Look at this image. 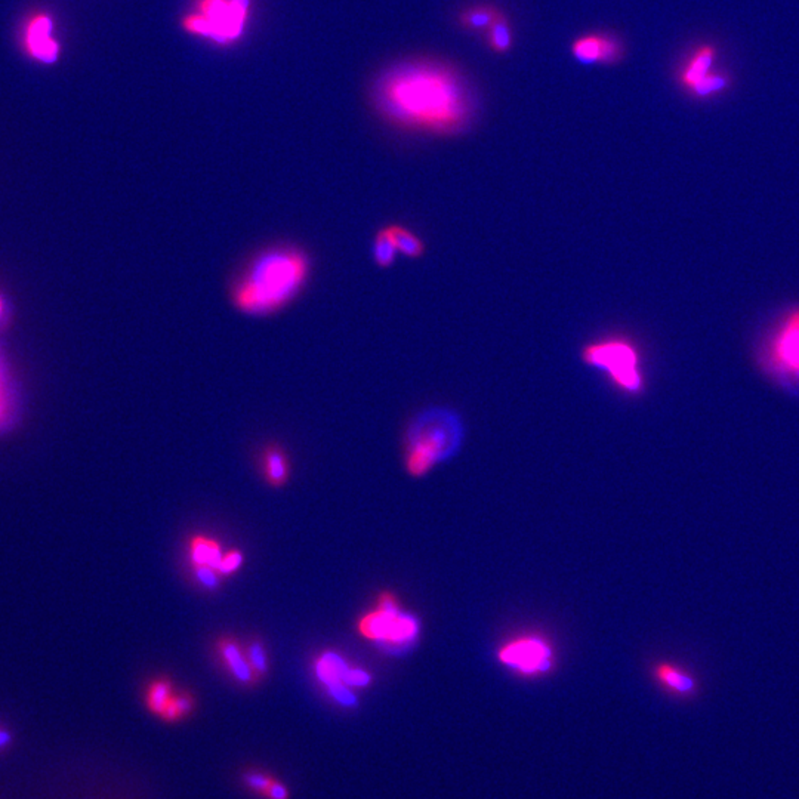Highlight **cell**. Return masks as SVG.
I'll use <instances>...</instances> for the list:
<instances>
[{
    "instance_id": "10",
    "label": "cell",
    "mask_w": 799,
    "mask_h": 799,
    "mask_svg": "<svg viewBox=\"0 0 799 799\" xmlns=\"http://www.w3.org/2000/svg\"><path fill=\"white\" fill-rule=\"evenodd\" d=\"M22 46L29 58L36 63L54 64L58 61L61 45L55 34V20L49 13H30L22 25Z\"/></svg>"
},
{
    "instance_id": "26",
    "label": "cell",
    "mask_w": 799,
    "mask_h": 799,
    "mask_svg": "<svg viewBox=\"0 0 799 799\" xmlns=\"http://www.w3.org/2000/svg\"><path fill=\"white\" fill-rule=\"evenodd\" d=\"M193 570H194V578H196L197 582L204 588V589H209V591H213V589H217L220 585H221V575L218 573V570L212 569V567L208 566H197L193 567Z\"/></svg>"
},
{
    "instance_id": "4",
    "label": "cell",
    "mask_w": 799,
    "mask_h": 799,
    "mask_svg": "<svg viewBox=\"0 0 799 799\" xmlns=\"http://www.w3.org/2000/svg\"><path fill=\"white\" fill-rule=\"evenodd\" d=\"M675 79L684 95L697 103H712L729 95L736 77L724 63L723 46L715 39L693 43L679 61Z\"/></svg>"
},
{
    "instance_id": "14",
    "label": "cell",
    "mask_w": 799,
    "mask_h": 799,
    "mask_svg": "<svg viewBox=\"0 0 799 799\" xmlns=\"http://www.w3.org/2000/svg\"><path fill=\"white\" fill-rule=\"evenodd\" d=\"M261 466L266 483L273 488H282L291 475V463L288 453L280 444H268L264 447L261 453Z\"/></svg>"
},
{
    "instance_id": "6",
    "label": "cell",
    "mask_w": 799,
    "mask_h": 799,
    "mask_svg": "<svg viewBox=\"0 0 799 799\" xmlns=\"http://www.w3.org/2000/svg\"><path fill=\"white\" fill-rule=\"evenodd\" d=\"M249 0H197L183 20L188 33L218 45H229L242 38L249 17Z\"/></svg>"
},
{
    "instance_id": "15",
    "label": "cell",
    "mask_w": 799,
    "mask_h": 799,
    "mask_svg": "<svg viewBox=\"0 0 799 799\" xmlns=\"http://www.w3.org/2000/svg\"><path fill=\"white\" fill-rule=\"evenodd\" d=\"M350 668V663L346 662L341 654L328 650L316 659L314 674L326 688H329L337 684H346L344 681Z\"/></svg>"
},
{
    "instance_id": "12",
    "label": "cell",
    "mask_w": 799,
    "mask_h": 799,
    "mask_svg": "<svg viewBox=\"0 0 799 799\" xmlns=\"http://www.w3.org/2000/svg\"><path fill=\"white\" fill-rule=\"evenodd\" d=\"M218 658L221 660L225 669L229 670V674L233 677L238 684L242 686H254L258 683L259 678L255 674L252 666H250L247 656L245 653V647L234 637L218 638L217 645Z\"/></svg>"
},
{
    "instance_id": "28",
    "label": "cell",
    "mask_w": 799,
    "mask_h": 799,
    "mask_svg": "<svg viewBox=\"0 0 799 799\" xmlns=\"http://www.w3.org/2000/svg\"><path fill=\"white\" fill-rule=\"evenodd\" d=\"M245 783L252 791L266 794L268 787L273 783V778L268 775L259 773V771H250V773H246L245 775Z\"/></svg>"
},
{
    "instance_id": "23",
    "label": "cell",
    "mask_w": 799,
    "mask_h": 799,
    "mask_svg": "<svg viewBox=\"0 0 799 799\" xmlns=\"http://www.w3.org/2000/svg\"><path fill=\"white\" fill-rule=\"evenodd\" d=\"M194 708V699L190 693H179L174 695L166 709L163 711L162 718L166 721H178L183 716L188 715Z\"/></svg>"
},
{
    "instance_id": "30",
    "label": "cell",
    "mask_w": 799,
    "mask_h": 799,
    "mask_svg": "<svg viewBox=\"0 0 799 799\" xmlns=\"http://www.w3.org/2000/svg\"><path fill=\"white\" fill-rule=\"evenodd\" d=\"M265 795L270 799H288V787L284 786L283 783L274 782V780H273Z\"/></svg>"
},
{
    "instance_id": "17",
    "label": "cell",
    "mask_w": 799,
    "mask_h": 799,
    "mask_svg": "<svg viewBox=\"0 0 799 799\" xmlns=\"http://www.w3.org/2000/svg\"><path fill=\"white\" fill-rule=\"evenodd\" d=\"M385 227L396 245L399 255L410 259H419L424 256L426 246L419 234L401 224H390Z\"/></svg>"
},
{
    "instance_id": "16",
    "label": "cell",
    "mask_w": 799,
    "mask_h": 799,
    "mask_svg": "<svg viewBox=\"0 0 799 799\" xmlns=\"http://www.w3.org/2000/svg\"><path fill=\"white\" fill-rule=\"evenodd\" d=\"M188 545H190L188 551H190V561H192L193 567L208 566L218 570L222 557H224L220 542L197 534V536L192 537Z\"/></svg>"
},
{
    "instance_id": "20",
    "label": "cell",
    "mask_w": 799,
    "mask_h": 799,
    "mask_svg": "<svg viewBox=\"0 0 799 799\" xmlns=\"http://www.w3.org/2000/svg\"><path fill=\"white\" fill-rule=\"evenodd\" d=\"M484 36L491 50H495L498 54L508 52L512 46V29L508 18L500 13Z\"/></svg>"
},
{
    "instance_id": "22",
    "label": "cell",
    "mask_w": 799,
    "mask_h": 799,
    "mask_svg": "<svg viewBox=\"0 0 799 799\" xmlns=\"http://www.w3.org/2000/svg\"><path fill=\"white\" fill-rule=\"evenodd\" d=\"M245 653L256 677L263 678L264 675L268 672V653H266L264 642L254 638L252 642L246 644Z\"/></svg>"
},
{
    "instance_id": "27",
    "label": "cell",
    "mask_w": 799,
    "mask_h": 799,
    "mask_svg": "<svg viewBox=\"0 0 799 799\" xmlns=\"http://www.w3.org/2000/svg\"><path fill=\"white\" fill-rule=\"evenodd\" d=\"M245 557L238 550L229 551L222 557L221 564L218 567V573L221 576H231L242 567Z\"/></svg>"
},
{
    "instance_id": "21",
    "label": "cell",
    "mask_w": 799,
    "mask_h": 799,
    "mask_svg": "<svg viewBox=\"0 0 799 799\" xmlns=\"http://www.w3.org/2000/svg\"><path fill=\"white\" fill-rule=\"evenodd\" d=\"M172 697H174V688H172L171 681L167 678L155 679L147 688V706L158 716L162 715Z\"/></svg>"
},
{
    "instance_id": "1",
    "label": "cell",
    "mask_w": 799,
    "mask_h": 799,
    "mask_svg": "<svg viewBox=\"0 0 799 799\" xmlns=\"http://www.w3.org/2000/svg\"><path fill=\"white\" fill-rule=\"evenodd\" d=\"M376 104L394 125L440 137L465 130L475 110L462 76L431 59L408 61L388 71L379 80Z\"/></svg>"
},
{
    "instance_id": "5",
    "label": "cell",
    "mask_w": 799,
    "mask_h": 799,
    "mask_svg": "<svg viewBox=\"0 0 799 799\" xmlns=\"http://www.w3.org/2000/svg\"><path fill=\"white\" fill-rule=\"evenodd\" d=\"M583 364L603 375L626 396L642 394L647 383L642 351L624 335H607L589 341L580 350Z\"/></svg>"
},
{
    "instance_id": "2",
    "label": "cell",
    "mask_w": 799,
    "mask_h": 799,
    "mask_svg": "<svg viewBox=\"0 0 799 799\" xmlns=\"http://www.w3.org/2000/svg\"><path fill=\"white\" fill-rule=\"evenodd\" d=\"M311 275L307 250L293 243L268 245L250 255L229 283L234 310L250 317L273 316L301 295Z\"/></svg>"
},
{
    "instance_id": "29",
    "label": "cell",
    "mask_w": 799,
    "mask_h": 799,
    "mask_svg": "<svg viewBox=\"0 0 799 799\" xmlns=\"http://www.w3.org/2000/svg\"><path fill=\"white\" fill-rule=\"evenodd\" d=\"M344 683L350 688H364L372 683V675L367 670L351 666Z\"/></svg>"
},
{
    "instance_id": "8",
    "label": "cell",
    "mask_w": 799,
    "mask_h": 799,
    "mask_svg": "<svg viewBox=\"0 0 799 799\" xmlns=\"http://www.w3.org/2000/svg\"><path fill=\"white\" fill-rule=\"evenodd\" d=\"M762 364L776 379L799 385V307L785 312L767 337Z\"/></svg>"
},
{
    "instance_id": "31",
    "label": "cell",
    "mask_w": 799,
    "mask_h": 799,
    "mask_svg": "<svg viewBox=\"0 0 799 799\" xmlns=\"http://www.w3.org/2000/svg\"><path fill=\"white\" fill-rule=\"evenodd\" d=\"M9 743V734L4 730H0V748H4V745H8Z\"/></svg>"
},
{
    "instance_id": "7",
    "label": "cell",
    "mask_w": 799,
    "mask_h": 799,
    "mask_svg": "<svg viewBox=\"0 0 799 799\" xmlns=\"http://www.w3.org/2000/svg\"><path fill=\"white\" fill-rule=\"evenodd\" d=\"M357 628L363 637L392 651L408 650L421 633L417 617L401 612L399 601L390 592L379 597L375 610L360 617Z\"/></svg>"
},
{
    "instance_id": "25",
    "label": "cell",
    "mask_w": 799,
    "mask_h": 799,
    "mask_svg": "<svg viewBox=\"0 0 799 799\" xmlns=\"http://www.w3.org/2000/svg\"><path fill=\"white\" fill-rule=\"evenodd\" d=\"M328 695L332 697L337 705H341L344 708H355L357 706V696L355 695L353 688L348 687L346 684H337L332 687L326 688Z\"/></svg>"
},
{
    "instance_id": "11",
    "label": "cell",
    "mask_w": 799,
    "mask_h": 799,
    "mask_svg": "<svg viewBox=\"0 0 799 799\" xmlns=\"http://www.w3.org/2000/svg\"><path fill=\"white\" fill-rule=\"evenodd\" d=\"M573 55L580 63L615 64L624 58V43L608 34H587L573 43Z\"/></svg>"
},
{
    "instance_id": "9",
    "label": "cell",
    "mask_w": 799,
    "mask_h": 799,
    "mask_svg": "<svg viewBox=\"0 0 799 799\" xmlns=\"http://www.w3.org/2000/svg\"><path fill=\"white\" fill-rule=\"evenodd\" d=\"M502 665L523 675L546 674L554 663L551 645L539 637H520L507 642L498 651Z\"/></svg>"
},
{
    "instance_id": "13",
    "label": "cell",
    "mask_w": 799,
    "mask_h": 799,
    "mask_svg": "<svg viewBox=\"0 0 799 799\" xmlns=\"http://www.w3.org/2000/svg\"><path fill=\"white\" fill-rule=\"evenodd\" d=\"M653 677L663 690L678 699H693L699 691V681L683 666L660 662L653 668Z\"/></svg>"
},
{
    "instance_id": "32",
    "label": "cell",
    "mask_w": 799,
    "mask_h": 799,
    "mask_svg": "<svg viewBox=\"0 0 799 799\" xmlns=\"http://www.w3.org/2000/svg\"><path fill=\"white\" fill-rule=\"evenodd\" d=\"M4 300H2V298H0V317H2V314H4Z\"/></svg>"
},
{
    "instance_id": "19",
    "label": "cell",
    "mask_w": 799,
    "mask_h": 799,
    "mask_svg": "<svg viewBox=\"0 0 799 799\" xmlns=\"http://www.w3.org/2000/svg\"><path fill=\"white\" fill-rule=\"evenodd\" d=\"M399 256L396 245L392 242L391 236L388 233L387 227H382L376 231L373 243H372V259L379 268H390L394 265Z\"/></svg>"
},
{
    "instance_id": "3",
    "label": "cell",
    "mask_w": 799,
    "mask_h": 799,
    "mask_svg": "<svg viewBox=\"0 0 799 799\" xmlns=\"http://www.w3.org/2000/svg\"><path fill=\"white\" fill-rule=\"evenodd\" d=\"M462 440L463 424L458 412L442 406L425 408L413 417L404 435L408 472L422 477L456 453Z\"/></svg>"
},
{
    "instance_id": "24",
    "label": "cell",
    "mask_w": 799,
    "mask_h": 799,
    "mask_svg": "<svg viewBox=\"0 0 799 799\" xmlns=\"http://www.w3.org/2000/svg\"><path fill=\"white\" fill-rule=\"evenodd\" d=\"M13 415V400L9 390L6 371L0 360V429L4 428Z\"/></svg>"
},
{
    "instance_id": "18",
    "label": "cell",
    "mask_w": 799,
    "mask_h": 799,
    "mask_svg": "<svg viewBox=\"0 0 799 799\" xmlns=\"http://www.w3.org/2000/svg\"><path fill=\"white\" fill-rule=\"evenodd\" d=\"M500 13H500L499 9L490 6V4H477V6H471V8L465 9L461 13L459 22H461L462 27L471 30V31H483V33H486L490 29L491 24L496 22V18L499 17Z\"/></svg>"
}]
</instances>
